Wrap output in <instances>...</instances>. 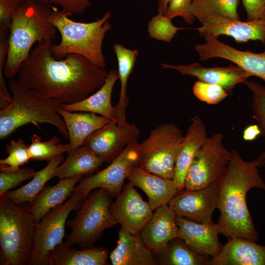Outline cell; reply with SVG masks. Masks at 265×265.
<instances>
[{
    "instance_id": "cell-44",
    "label": "cell",
    "mask_w": 265,
    "mask_h": 265,
    "mask_svg": "<svg viewBox=\"0 0 265 265\" xmlns=\"http://www.w3.org/2000/svg\"><path fill=\"white\" fill-rule=\"evenodd\" d=\"M169 0H158V13L164 15L166 11Z\"/></svg>"
},
{
    "instance_id": "cell-5",
    "label": "cell",
    "mask_w": 265,
    "mask_h": 265,
    "mask_svg": "<svg viewBox=\"0 0 265 265\" xmlns=\"http://www.w3.org/2000/svg\"><path fill=\"white\" fill-rule=\"evenodd\" d=\"M8 86L12 102L0 110V139L8 137L15 130L27 124L39 129V125L47 123L56 127L65 138L69 134L63 119L57 111L61 104L57 100L42 96L10 79Z\"/></svg>"
},
{
    "instance_id": "cell-13",
    "label": "cell",
    "mask_w": 265,
    "mask_h": 265,
    "mask_svg": "<svg viewBox=\"0 0 265 265\" xmlns=\"http://www.w3.org/2000/svg\"><path fill=\"white\" fill-rule=\"evenodd\" d=\"M205 43L197 44L195 49L199 59L206 61L212 58H221L232 62L250 76H255L265 81V50L260 53L237 49L206 34Z\"/></svg>"
},
{
    "instance_id": "cell-14",
    "label": "cell",
    "mask_w": 265,
    "mask_h": 265,
    "mask_svg": "<svg viewBox=\"0 0 265 265\" xmlns=\"http://www.w3.org/2000/svg\"><path fill=\"white\" fill-rule=\"evenodd\" d=\"M110 212L117 224L132 235L139 234L153 210L129 182L112 202Z\"/></svg>"
},
{
    "instance_id": "cell-40",
    "label": "cell",
    "mask_w": 265,
    "mask_h": 265,
    "mask_svg": "<svg viewBox=\"0 0 265 265\" xmlns=\"http://www.w3.org/2000/svg\"><path fill=\"white\" fill-rule=\"evenodd\" d=\"M51 4L60 6L70 16L83 14L90 6V0H49Z\"/></svg>"
},
{
    "instance_id": "cell-15",
    "label": "cell",
    "mask_w": 265,
    "mask_h": 265,
    "mask_svg": "<svg viewBox=\"0 0 265 265\" xmlns=\"http://www.w3.org/2000/svg\"><path fill=\"white\" fill-rule=\"evenodd\" d=\"M218 183L197 190L179 191L168 204L176 215L202 223H211L217 208Z\"/></svg>"
},
{
    "instance_id": "cell-25",
    "label": "cell",
    "mask_w": 265,
    "mask_h": 265,
    "mask_svg": "<svg viewBox=\"0 0 265 265\" xmlns=\"http://www.w3.org/2000/svg\"><path fill=\"white\" fill-rule=\"evenodd\" d=\"M118 79V71L110 70L105 83L96 92L78 102L61 104V107L68 111L92 112L113 120V106L111 98L113 87Z\"/></svg>"
},
{
    "instance_id": "cell-8",
    "label": "cell",
    "mask_w": 265,
    "mask_h": 265,
    "mask_svg": "<svg viewBox=\"0 0 265 265\" xmlns=\"http://www.w3.org/2000/svg\"><path fill=\"white\" fill-rule=\"evenodd\" d=\"M184 135L174 123L159 125L138 146V166L166 178L173 179L176 159Z\"/></svg>"
},
{
    "instance_id": "cell-12",
    "label": "cell",
    "mask_w": 265,
    "mask_h": 265,
    "mask_svg": "<svg viewBox=\"0 0 265 265\" xmlns=\"http://www.w3.org/2000/svg\"><path fill=\"white\" fill-rule=\"evenodd\" d=\"M139 136L140 131L134 123L119 126L112 120L90 134L82 145L110 163Z\"/></svg>"
},
{
    "instance_id": "cell-32",
    "label": "cell",
    "mask_w": 265,
    "mask_h": 265,
    "mask_svg": "<svg viewBox=\"0 0 265 265\" xmlns=\"http://www.w3.org/2000/svg\"><path fill=\"white\" fill-rule=\"evenodd\" d=\"M240 0H192L191 11L201 23L212 16L240 20L238 7Z\"/></svg>"
},
{
    "instance_id": "cell-38",
    "label": "cell",
    "mask_w": 265,
    "mask_h": 265,
    "mask_svg": "<svg viewBox=\"0 0 265 265\" xmlns=\"http://www.w3.org/2000/svg\"><path fill=\"white\" fill-rule=\"evenodd\" d=\"M36 171L32 168H22L11 172L0 171V197L25 181L32 179Z\"/></svg>"
},
{
    "instance_id": "cell-39",
    "label": "cell",
    "mask_w": 265,
    "mask_h": 265,
    "mask_svg": "<svg viewBox=\"0 0 265 265\" xmlns=\"http://www.w3.org/2000/svg\"><path fill=\"white\" fill-rule=\"evenodd\" d=\"M192 1V0H169L164 15L172 20L181 17L186 23L191 25L195 19L191 11Z\"/></svg>"
},
{
    "instance_id": "cell-34",
    "label": "cell",
    "mask_w": 265,
    "mask_h": 265,
    "mask_svg": "<svg viewBox=\"0 0 265 265\" xmlns=\"http://www.w3.org/2000/svg\"><path fill=\"white\" fill-rule=\"evenodd\" d=\"M5 153L8 156L0 159V170L2 172H15L28 162L31 159L28 149L23 138L11 140L6 145Z\"/></svg>"
},
{
    "instance_id": "cell-43",
    "label": "cell",
    "mask_w": 265,
    "mask_h": 265,
    "mask_svg": "<svg viewBox=\"0 0 265 265\" xmlns=\"http://www.w3.org/2000/svg\"><path fill=\"white\" fill-rule=\"evenodd\" d=\"M260 134L261 132L258 124L250 125L243 130V138L246 141H253Z\"/></svg>"
},
{
    "instance_id": "cell-22",
    "label": "cell",
    "mask_w": 265,
    "mask_h": 265,
    "mask_svg": "<svg viewBox=\"0 0 265 265\" xmlns=\"http://www.w3.org/2000/svg\"><path fill=\"white\" fill-rule=\"evenodd\" d=\"M242 238L228 239L210 265H265V245Z\"/></svg>"
},
{
    "instance_id": "cell-35",
    "label": "cell",
    "mask_w": 265,
    "mask_h": 265,
    "mask_svg": "<svg viewBox=\"0 0 265 265\" xmlns=\"http://www.w3.org/2000/svg\"><path fill=\"white\" fill-rule=\"evenodd\" d=\"M245 83L252 93V107L254 117L260 129L261 135L265 140V86L253 80H247ZM256 160L259 167L265 166V151Z\"/></svg>"
},
{
    "instance_id": "cell-6",
    "label": "cell",
    "mask_w": 265,
    "mask_h": 265,
    "mask_svg": "<svg viewBox=\"0 0 265 265\" xmlns=\"http://www.w3.org/2000/svg\"><path fill=\"white\" fill-rule=\"evenodd\" d=\"M0 198V264L28 265L36 224L29 204Z\"/></svg>"
},
{
    "instance_id": "cell-24",
    "label": "cell",
    "mask_w": 265,
    "mask_h": 265,
    "mask_svg": "<svg viewBox=\"0 0 265 265\" xmlns=\"http://www.w3.org/2000/svg\"><path fill=\"white\" fill-rule=\"evenodd\" d=\"M57 112L63 119L68 132L69 142L67 154L82 146L90 134L111 121L94 113L68 111L61 106Z\"/></svg>"
},
{
    "instance_id": "cell-45",
    "label": "cell",
    "mask_w": 265,
    "mask_h": 265,
    "mask_svg": "<svg viewBox=\"0 0 265 265\" xmlns=\"http://www.w3.org/2000/svg\"><path fill=\"white\" fill-rule=\"evenodd\" d=\"M17 0L21 3V2H23L25 1L28 0ZM34 0L41 4H43L52 9L55 8V7L53 6V5L51 4L49 0Z\"/></svg>"
},
{
    "instance_id": "cell-31",
    "label": "cell",
    "mask_w": 265,
    "mask_h": 265,
    "mask_svg": "<svg viewBox=\"0 0 265 265\" xmlns=\"http://www.w3.org/2000/svg\"><path fill=\"white\" fill-rule=\"evenodd\" d=\"M64 160L63 154L55 157L43 169L36 172L28 183L19 188L9 191L3 196L17 203H31L45 187L48 181L54 177L57 167Z\"/></svg>"
},
{
    "instance_id": "cell-42",
    "label": "cell",
    "mask_w": 265,
    "mask_h": 265,
    "mask_svg": "<svg viewBox=\"0 0 265 265\" xmlns=\"http://www.w3.org/2000/svg\"><path fill=\"white\" fill-rule=\"evenodd\" d=\"M245 9L247 21L265 20V0H240Z\"/></svg>"
},
{
    "instance_id": "cell-16",
    "label": "cell",
    "mask_w": 265,
    "mask_h": 265,
    "mask_svg": "<svg viewBox=\"0 0 265 265\" xmlns=\"http://www.w3.org/2000/svg\"><path fill=\"white\" fill-rule=\"evenodd\" d=\"M201 24L197 29L202 36L208 34L217 38L225 35L231 36L238 43L258 40L265 44V20L243 22L212 16Z\"/></svg>"
},
{
    "instance_id": "cell-21",
    "label": "cell",
    "mask_w": 265,
    "mask_h": 265,
    "mask_svg": "<svg viewBox=\"0 0 265 265\" xmlns=\"http://www.w3.org/2000/svg\"><path fill=\"white\" fill-rule=\"evenodd\" d=\"M208 138L207 129L201 119L193 117L184 135L176 159L173 180L178 189H185L186 173L196 153Z\"/></svg>"
},
{
    "instance_id": "cell-28",
    "label": "cell",
    "mask_w": 265,
    "mask_h": 265,
    "mask_svg": "<svg viewBox=\"0 0 265 265\" xmlns=\"http://www.w3.org/2000/svg\"><path fill=\"white\" fill-rule=\"evenodd\" d=\"M108 251L104 247L78 250L62 242L51 253L49 265H106Z\"/></svg>"
},
{
    "instance_id": "cell-26",
    "label": "cell",
    "mask_w": 265,
    "mask_h": 265,
    "mask_svg": "<svg viewBox=\"0 0 265 265\" xmlns=\"http://www.w3.org/2000/svg\"><path fill=\"white\" fill-rule=\"evenodd\" d=\"M81 177L59 179L53 186L46 185L35 199L29 204L31 213L36 221L54 208L65 202L73 193Z\"/></svg>"
},
{
    "instance_id": "cell-33",
    "label": "cell",
    "mask_w": 265,
    "mask_h": 265,
    "mask_svg": "<svg viewBox=\"0 0 265 265\" xmlns=\"http://www.w3.org/2000/svg\"><path fill=\"white\" fill-rule=\"evenodd\" d=\"M30 139L31 143L28 145V149L31 159L35 160L49 161L68 151V144L60 143V139L57 135L43 141L40 136L33 134Z\"/></svg>"
},
{
    "instance_id": "cell-29",
    "label": "cell",
    "mask_w": 265,
    "mask_h": 265,
    "mask_svg": "<svg viewBox=\"0 0 265 265\" xmlns=\"http://www.w3.org/2000/svg\"><path fill=\"white\" fill-rule=\"evenodd\" d=\"M105 162L104 159L82 145L72 153L58 166L54 177L59 179L82 177L96 171Z\"/></svg>"
},
{
    "instance_id": "cell-37",
    "label": "cell",
    "mask_w": 265,
    "mask_h": 265,
    "mask_svg": "<svg viewBox=\"0 0 265 265\" xmlns=\"http://www.w3.org/2000/svg\"><path fill=\"white\" fill-rule=\"evenodd\" d=\"M192 92L198 100L209 105H217L229 96L221 86L199 80L194 82Z\"/></svg>"
},
{
    "instance_id": "cell-18",
    "label": "cell",
    "mask_w": 265,
    "mask_h": 265,
    "mask_svg": "<svg viewBox=\"0 0 265 265\" xmlns=\"http://www.w3.org/2000/svg\"><path fill=\"white\" fill-rule=\"evenodd\" d=\"M163 69L176 70L184 75L190 76L199 80L221 86L229 95L238 83H245L251 76L236 65L225 67H205L198 63L188 65L160 63Z\"/></svg>"
},
{
    "instance_id": "cell-41",
    "label": "cell",
    "mask_w": 265,
    "mask_h": 265,
    "mask_svg": "<svg viewBox=\"0 0 265 265\" xmlns=\"http://www.w3.org/2000/svg\"><path fill=\"white\" fill-rule=\"evenodd\" d=\"M20 3L17 0H0V28L9 31L13 15Z\"/></svg>"
},
{
    "instance_id": "cell-1",
    "label": "cell",
    "mask_w": 265,
    "mask_h": 265,
    "mask_svg": "<svg viewBox=\"0 0 265 265\" xmlns=\"http://www.w3.org/2000/svg\"><path fill=\"white\" fill-rule=\"evenodd\" d=\"M53 41L37 43L21 64L18 82L36 93L61 104L78 102L105 83L108 72L74 53L56 59L51 51Z\"/></svg>"
},
{
    "instance_id": "cell-23",
    "label": "cell",
    "mask_w": 265,
    "mask_h": 265,
    "mask_svg": "<svg viewBox=\"0 0 265 265\" xmlns=\"http://www.w3.org/2000/svg\"><path fill=\"white\" fill-rule=\"evenodd\" d=\"M115 248L109 255L113 265H157L153 253L139 235L130 234L121 227Z\"/></svg>"
},
{
    "instance_id": "cell-7",
    "label": "cell",
    "mask_w": 265,
    "mask_h": 265,
    "mask_svg": "<svg viewBox=\"0 0 265 265\" xmlns=\"http://www.w3.org/2000/svg\"><path fill=\"white\" fill-rule=\"evenodd\" d=\"M112 197L102 188L89 194L76 211L75 217L67 223L72 229L65 241L68 245L78 244L82 248L92 247L106 229L117 224L110 210Z\"/></svg>"
},
{
    "instance_id": "cell-3",
    "label": "cell",
    "mask_w": 265,
    "mask_h": 265,
    "mask_svg": "<svg viewBox=\"0 0 265 265\" xmlns=\"http://www.w3.org/2000/svg\"><path fill=\"white\" fill-rule=\"evenodd\" d=\"M52 10L32 0L20 3L13 15L9 30L3 70L5 78L11 79L17 76L21 64L35 43L53 41L55 38L57 29L48 19Z\"/></svg>"
},
{
    "instance_id": "cell-11",
    "label": "cell",
    "mask_w": 265,
    "mask_h": 265,
    "mask_svg": "<svg viewBox=\"0 0 265 265\" xmlns=\"http://www.w3.org/2000/svg\"><path fill=\"white\" fill-rule=\"evenodd\" d=\"M137 139L131 142L106 167L81 179L74 191L80 193L86 199L94 189L102 188L112 197L122 191L124 182L131 170L138 165Z\"/></svg>"
},
{
    "instance_id": "cell-4",
    "label": "cell",
    "mask_w": 265,
    "mask_h": 265,
    "mask_svg": "<svg viewBox=\"0 0 265 265\" xmlns=\"http://www.w3.org/2000/svg\"><path fill=\"white\" fill-rule=\"evenodd\" d=\"M69 16L68 13L56 8L49 14V20L60 35L59 43L51 45L53 56L60 59L69 54H77L94 65L105 68L106 60L102 47L105 35L112 27L109 21L110 11H106L100 19L88 23L75 21Z\"/></svg>"
},
{
    "instance_id": "cell-27",
    "label": "cell",
    "mask_w": 265,
    "mask_h": 265,
    "mask_svg": "<svg viewBox=\"0 0 265 265\" xmlns=\"http://www.w3.org/2000/svg\"><path fill=\"white\" fill-rule=\"evenodd\" d=\"M118 63V73L120 81L119 99L117 104L113 106V119L119 126L128 124L126 121V109L129 105L127 95V85L138 55L136 50L128 49L120 44L113 45Z\"/></svg>"
},
{
    "instance_id": "cell-30",
    "label": "cell",
    "mask_w": 265,
    "mask_h": 265,
    "mask_svg": "<svg viewBox=\"0 0 265 265\" xmlns=\"http://www.w3.org/2000/svg\"><path fill=\"white\" fill-rule=\"evenodd\" d=\"M154 256L157 265H210L211 260L191 249L179 237L171 240Z\"/></svg>"
},
{
    "instance_id": "cell-17",
    "label": "cell",
    "mask_w": 265,
    "mask_h": 265,
    "mask_svg": "<svg viewBox=\"0 0 265 265\" xmlns=\"http://www.w3.org/2000/svg\"><path fill=\"white\" fill-rule=\"evenodd\" d=\"M178 237L195 252L213 258L221 251L223 244L218 240L221 234L218 224L213 222L199 223L185 217L176 215Z\"/></svg>"
},
{
    "instance_id": "cell-19",
    "label": "cell",
    "mask_w": 265,
    "mask_h": 265,
    "mask_svg": "<svg viewBox=\"0 0 265 265\" xmlns=\"http://www.w3.org/2000/svg\"><path fill=\"white\" fill-rule=\"evenodd\" d=\"M176 214L168 204L155 210L139 235L145 246L153 253L178 237Z\"/></svg>"
},
{
    "instance_id": "cell-20",
    "label": "cell",
    "mask_w": 265,
    "mask_h": 265,
    "mask_svg": "<svg viewBox=\"0 0 265 265\" xmlns=\"http://www.w3.org/2000/svg\"><path fill=\"white\" fill-rule=\"evenodd\" d=\"M127 179L145 193L153 211L168 204L179 191L172 179L153 174L138 165L131 169Z\"/></svg>"
},
{
    "instance_id": "cell-2",
    "label": "cell",
    "mask_w": 265,
    "mask_h": 265,
    "mask_svg": "<svg viewBox=\"0 0 265 265\" xmlns=\"http://www.w3.org/2000/svg\"><path fill=\"white\" fill-rule=\"evenodd\" d=\"M256 159L246 161L237 150L218 181V220L221 234L228 239L242 238L256 241L259 235L248 210V191L257 188L265 190V182L259 174Z\"/></svg>"
},
{
    "instance_id": "cell-10",
    "label": "cell",
    "mask_w": 265,
    "mask_h": 265,
    "mask_svg": "<svg viewBox=\"0 0 265 265\" xmlns=\"http://www.w3.org/2000/svg\"><path fill=\"white\" fill-rule=\"evenodd\" d=\"M218 132L208 137L194 156L186 174L185 189H202L218 182L231 158Z\"/></svg>"
},
{
    "instance_id": "cell-36",
    "label": "cell",
    "mask_w": 265,
    "mask_h": 265,
    "mask_svg": "<svg viewBox=\"0 0 265 265\" xmlns=\"http://www.w3.org/2000/svg\"><path fill=\"white\" fill-rule=\"evenodd\" d=\"M184 29L175 26L172 19L158 13L153 16L148 24L147 31L151 38L169 43L178 31Z\"/></svg>"
},
{
    "instance_id": "cell-9",
    "label": "cell",
    "mask_w": 265,
    "mask_h": 265,
    "mask_svg": "<svg viewBox=\"0 0 265 265\" xmlns=\"http://www.w3.org/2000/svg\"><path fill=\"white\" fill-rule=\"evenodd\" d=\"M85 199L74 191L68 200L50 210L36 222L33 249L28 265H49L50 255L65 236L68 216L77 211Z\"/></svg>"
}]
</instances>
